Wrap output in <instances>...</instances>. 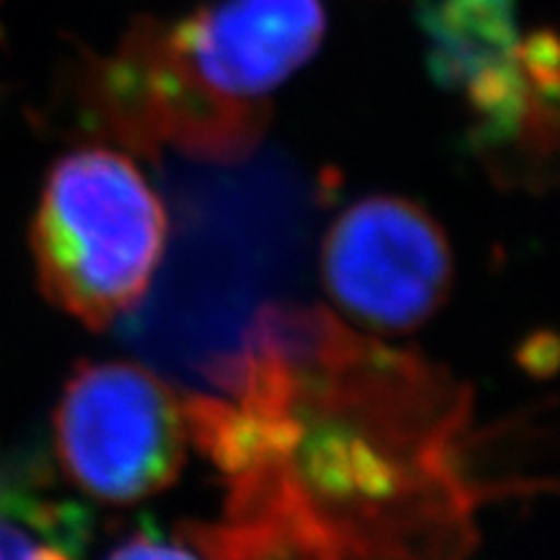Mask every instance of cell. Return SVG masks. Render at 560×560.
<instances>
[{
	"mask_svg": "<svg viewBox=\"0 0 560 560\" xmlns=\"http://www.w3.org/2000/svg\"><path fill=\"white\" fill-rule=\"evenodd\" d=\"M185 397L190 444L229 482L208 560H467L486 478L470 395L330 314L268 310Z\"/></svg>",
	"mask_w": 560,
	"mask_h": 560,
	"instance_id": "1",
	"label": "cell"
},
{
	"mask_svg": "<svg viewBox=\"0 0 560 560\" xmlns=\"http://www.w3.org/2000/svg\"><path fill=\"white\" fill-rule=\"evenodd\" d=\"M170 221L130 156L79 149L55 161L32 223L45 299L102 332L136 312L166 252Z\"/></svg>",
	"mask_w": 560,
	"mask_h": 560,
	"instance_id": "2",
	"label": "cell"
},
{
	"mask_svg": "<svg viewBox=\"0 0 560 560\" xmlns=\"http://www.w3.org/2000/svg\"><path fill=\"white\" fill-rule=\"evenodd\" d=\"M62 475L86 499L136 503L179 478L187 459L185 397L132 361H86L52 416Z\"/></svg>",
	"mask_w": 560,
	"mask_h": 560,
	"instance_id": "3",
	"label": "cell"
},
{
	"mask_svg": "<svg viewBox=\"0 0 560 560\" xmlns=\"http://www.w3.org/2000/svg\"><path fill=\"white\" fill-rule=\"evenodd\" d=\"M319 272L335 310L363 330L408 335L450 299L454 252L423 206L376 192L335 215L319 247Z\"/></svg>",
	"mask_w": 560,
	"mask_h": 560,
	"instance_id": "4",
	"label": "cell"
},
{
	"mask_svg": "<svg viewBox=\"0 0 560 560\" xmlns=\"http://www.w3.org/2000/svg\"><path fill=\"white\" fill-rule=\"evenodd\" d=\"M89 520L24 475L0 478V560H81Z\"/></svg>",
	"mask_w": 560,
	"mask_h": 560,
	"instance_id": "5",
	"label": "cell"
},
{
	"mask_svg": "<svg viewBox=\"0 0 560 560\" xmlns=\"http://www.w3.org/2000/svg\"><path fill=\"white\" fill-rule=\"evenodd\" d=\"M516 58H520L524 73L532 86H535L545 100L558 102V42L552 32H535L516 45Z\"/></svg>",
	"mask_w": 560,
	"mask_h": 560,
	"instance_id": "6",
	"label": "cell"
},
{
	"mask_svg": "<svg viewBox=\"0 0 560 560\" xmlns=\"http://www.w3.org/2000/svg\"><path fill=\"white\" fill-rule=\"evenodd\" d=\"M107 560H208L198 545H192L185 535L164 537L156 532H138L117 545Z\"/></svg>",
	"mask_w": 560,
	"mask_h": 560,
	"instance_id": "7",
	"label": "cell"
}]
</instances>
